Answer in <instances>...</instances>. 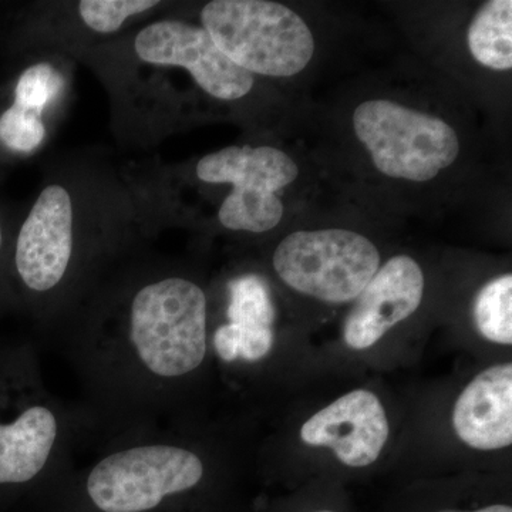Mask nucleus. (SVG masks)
<instances>
[{
    "label": "nucleus",
    "mask_w": 512,
    "mask_h": 512,
    "mask_svg": "<svg viewBox=\"0 0 512 512\" xmlns=\"http://www.w3.org/2000/svg\"><path fill=\"white\" fill-rule=\"evenodd\" d=\"M210 333L208 293L183 266L146 247L111 266L49 336L82 389L84 446L190 423Z\"/></svg>",
    "instance_id": "nucleus-1"
},
{
    "label": "nucleus",
    "mask_w": 512,
    "mask_h": 512,
    "mask_svg": "<svg viewBox=\"0 0 512 512\" xmlns=\"http://www.w3.org/2000/svg\"><path fill=\"white\" fill-rule=\"evenodd\" d=\"M140 181L97 156H74L45 183L10 244V303L49 338L107 271L157 229Z\"/></svg>",
    "instance_id": "nucleus-2"
},
{
    "label": "nucleus",
    "mask_w": 512,
    "mask_h": 512,
    "mask_svg": "<svg viewBox=\"0 0 512 512\" xmlns=\"http://www.w3.org/2000/svg\"><path fill=\"white\" fill-rule=\"evenodd\" d=\"M32 512H235L214 458L190 423L130 431L90 444Z\"/></svg>",
    "instance_id": "nucleus-3"
},
{
    "label": "nucleus",
    "mask_w": 512,
    "mask_h": 512,
    "mask_svg": "<svg viewBox=\"0 0 512 512\" xmlns=\"http://www.w3.org/2000/svg\"><path fill=\"white\" fill-rule=\"evenodd\" d=\"M86 430L47 389L32 342L0 345V498L35 508L72 470Z\"/></svg>",
    "instance_id": "nucleus-4"
},
{
    "label": "nucleus",
    "mask_w": 512,
    "mask_h": 512,
    "mask_svg": "<svg viewBox=\"0 0 512 512\" xmlns=\"http://www.w3.org/2000/svg\"><path fill=\"white\" fill-rule=\"evenodd\" d=\"M200 22L218 49L252 76H295L315 53L311 29L282 3L212 0L202 6Z\"/></svg>",
    "instance_id": "nucleus-5"
},
{
    "label": "nucleus",
    "mask_w": 512,
    "mask_h": 512,
    "mask_svg": "<svg viewBox=\"0 0 512 512\" xmlns=\"http://www.w3.org/2000/svg\"><path fill=\"white\" fill-rule=\"evenodd\" d=\"M353 128L377 170L396 180L426 183L460 154V140L450 124L390 100L359 104Z\"/></svg>",
    "instance_id": "nucleus-6"
},
{
    "label": "nucleus",
    "mask_w": 512,
    "mask_h": 512,
    "mask_svg": "<svg viewBox=\"0 0 512 512\" xmlns=\"http://www.w3.org/2000/svg\"><path fill=\"white\" fill-rule=\"evenodd\" d=\"M276 275L293 291L330 305L355 301L380 268V252L348 229L298 231L272 256Z\"/></svg>",
    "instance_id": "nucleus-7"
},
{
    "label": "nucleus",
    "mask_w": 512,
    "mask_h": 512,
    "mask_svg": "<svg viewBox=\"0 0 512 512\" xmlns=\"http://www.w3.org/2000/svg\"><path fill=\"white\" fill-rule=\"evenodd\" d=\"M195 177L210 185H231L217 220L231 232L265 234L281 224L284 204L276 192L299 177L288 154L271 146H229L195 164Z\"/></svg>",
    "instance_id": "nucleus-8"
},
{
    "label": "nucleus",
    "mask_w": 512,
    "mask_h": 512,
    "mask_svg": "<svg viewBox=\"0 0 512 512\" xmlns=\"http://www.w3.org/2000/svg\"><path fill=\"white\" fill-rule=\"evenodd\" d=\"M390 436L383 403L365 389L345 393L302 424L301 440L309 447L333 451L343 466L365 468L382 456Z\"/></svg>",
    "instance_id": "nucleus-9"
},
{
    "label": "nucleus",
    "mask_w": 512,
    "mask_h": 512,
    "mask_svg": "<svg viewBox=\"0 0 512 512\" xmlns=\"http://www.w3.org/2000/svg\"><path fill=\"white\" fill-rule=\"evenodd\" d=\"M424 286L423 269L412 256L389 259L357 296L343 328L346 345L353 350L375 346L390 329L419 309Z\"/></svg>",
    "instance_id": "nucleus-10"
},
{
    "label": "nucleus",
    "mask_w": 512,
    "mask_h": 512,
    "mask_svg": "<svg viewBox=\"0 0 512 512\" xmlns=\"http://www.w3.org/2000/svg\"><path fill=\"white\" fill-rule=\"evenodd\" d=\"M451 423L458 439L478 451L503 450L512 444V365L478 373L454 403Z\"/></svg>",
    "instance_id": "nucleus-11"
},
{
    "label": "nucleus",
    "mask_w": 512,
    "mask_h": 512,
    "mask_svg": "<svg viewBox=\"0 0 512 512\" xmlns=\"http://www.w3.org/2000/svg\"><path fill=\"white\" fill-rule=\"evenodd\" d=\"M468 47L474 59L488 69L511 70V0H491L481 6L468 29Z\"/></svg>",
    "instance_id": "nucleus-12"
},
{
    "label": "nucleus",
    "mask_w": 512,
    "mask_h": 512,
    "mask_svg": "<svg viewBox=\"0 0 512 512\" xmlns=\"http://www.w3.org/2000/svg\"><path fill=\"white\" fill-rule=\"evenodd\" d=\"M210 346L222 365H256L274 348V330L225 320L210 333Z\"/></svg>",
    "instance_id": "nucleus-13"
},
{
    "label": "nucleus",
    "mask_w": 512,
    "mask_h": 512,
    "mask_svg": "<svg viewBox=\"0 0 512 512\" xmlns=\"http://www.w3.org/2000/svg\"><path fill=\"white\" fill-rule=\"evenodd\" d=\"M478 332L488 342L512 345V275H501L483 286L473 308Z\"/></svg>",
    "instance_id": "nucleus-14"
},
{
    "label": "nucleus",
    "mask_w": 512,
    "mask_h": 512,
    "mask_svg": "<svg viewBox=\"0 0 512 512\" xmlns=\"http://www.w3.org/2000/svg\"><path fill=\"white\" fill-rule=\"evenodd\" d=\"M227 322L272 328L276 318L271 291L262 276L242 274L227 284Z\"/></svg>",
    "instance_id": "nucleus-15"
},
{
    "label": "nucleus",
    "mask_w": 512,
    "mask_h": 512,
    "mask_svg": "<svg viewBox=\"0 0 512 512\" xmlns=\"http://www.w3.org/2000/svg\"><path fill=\"white\" fill-rule=\"evenodd\" d=\"M63 87L62 73L52 63H35L20 74L13 103L43 114L53 101L59 99Z\"/></svg>",
    "instance_id": "nucleus-16"
},
{
    "label": "nucleus",
    "mask_w": 512,
    "mask_h": 512,
    "mask_svg": "<svg viewBox=\"0 0 512 512\" xmlns=\"http://www.w3.org/2000/svg\"><path fill=\"white\" fill-rule=\"evenodd\" d=\"M46 138L43 114L13 103L0 114V141L18 153H32Z\"/></svg>",
    "instance_id": "nucleus-17"
},
{
    "label": "nucleus",
    "mask_w": 512,
    "mask_h": 512,
    "mask_svg": "<svg viewBox=\"0 0 512 512\" xmlns=\"http://www.w3.org/2000/svg\"><path fill=\"white\" fill-rule=\"evenodd\" d=\"M12 239L8 238L5 224H3L2 217H0V286L8 292V266H9V252ZM10 299V296H9ZM2 301V299H0Z\"/></svg>",
    "instance_id": "nucleus-18"
},
{
    "label": "nucleus",
    "mask_w": 512,
    "mask_h": 512,
    "mask_svg": "<svg viewBox=\"0 0 512 512\" xmlns=\"http://www.w3.org/2000/svg\"><path fill=\"white\" fill-rule=\"evenodd\" d=\"M433 512H512V507L510 503H505V501H493V503H485L470 508H437V510Z\"/></svg>",
    "instance_id": "nucleus-19"
}]
</instances>
